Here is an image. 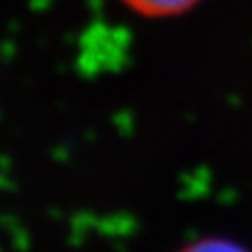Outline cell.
<instances>
[{"instance_id": "cell-2", "label": "cell", "mask_w": 252, "mask_h": 252, "mask_svg": "<svg viewBox=\"0 0 252 252\" xmlns=\"http://www.w3.org/2000/svg\"><path fill=\"white\" fill-rule=\"evenodd\" d=\"M177 252H250L240 242L223 238V235H206V238L193 240Z\"/></svg>"}, {"instance_id": "cell-1", "label": "cell", "mask_w": 252, "mask_h": 252, "mask_svg": "<svg viewBox=\"0 0 252 252\" xmlns=\"http://www.w3.org/2000/svg\"><path fill=\"white\" fill-rule=\"evenodd\" d=\"M120 2L145 19H168L189 13L202 0H120Z\"/></svg>"}]
</instances>
